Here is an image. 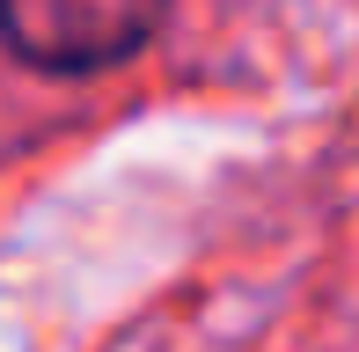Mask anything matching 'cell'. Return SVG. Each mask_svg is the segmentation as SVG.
I'll return each instance as SVG.
<instances>
[{
  "label": "cell",
  "instance_id": "cell-1",
  "mask_svg": "<svg viewBox=\"0 0 359 352\" xmlns=\"http://www.w3.org/2000/svg\"><path fill=\"white\" fill-rule=\"evenodd\" d=\"M169 0H0V37L37 74H103L161 29Z\"/></svg>",
  "mask_w": 359,
  "mask_h": 352
}]
</instances>
